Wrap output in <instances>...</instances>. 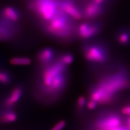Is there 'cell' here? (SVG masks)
<instances>
[{
    "label": "cell",
    "mask_w": 130,
    "mask_h": 130,
    "mask_svg": "<svg viewBox=\"0 0 130 130\" xmlns=\"http://www.w3.org/2000/svg\"><path fill=\"white\" fill-rule=\"evenodd\" d=\"M44 33L56 39L67 40L74 35V24L71 18L59 8L56 14L44 24Z\"/></svg>",
    "instance_id": "6da1fadb"
},
{
    "label": "cell",
    "mask_w": 130,
    "mask_h": 130,
    "mask_svg": "<svg viewBox=\"0 0 130 130\" xmlns=\"http://www.w3.org/2000/svg\"><path fill=\"white\" fill-rule=\"evenodd\" d=\"M94 85L106 94L117 96L119 92L130 87V75L122 70L104 75Z\"/></svg>",
    "instance_id": "7a4b0ae2"
},
{
    "label": "cell",
    "mask_w": 130,
    "mask_h": 130,
    "mask_svg": "<svg viewBox=\"0 0 130 130\" xmlns=\"http://www.w3.org/2000/svg\"><path fill=\"white\" fill-rule=\"evenodd\" d=\"M68 83L67 72L56 76L49 86L36 91V96L40 100L45 101L56 100L65 90Z\"/></svg>",
    "instance_id": "3957f363"
},
{
    "label": "cell",
    "mask_w": 130,
    "mask_h": 130,
    "mask_svg": "<svg viewBox=\"0 0 130 130\" xmlns=\"http://www.w3.org/2000/svg\"><path fill=\"white\" fill-rule=\"evenodd\" d=\"M83 54L87 61L95 64H103L108 61V48L104 43L91 42L85 44L83 48Z\"/></svg>",
    "instance_id": "277c9868"
},
{
    "label": "cell",
    "mask_w": 130,
    "mask_h": 130,
    "mask_svg": "<svg viewBox=\"0 0 130 130\" xmlns=\"http://www.w3.org/2000/svg\"><path fill=\"white\" fill-rule=\"evenodd\" d=\"M34 6L39 17L45 23L50 21L59 9L55 0H36Z\"/></svg>",
    "instance_id": "5b68a950"
},
{
    "label": "cell",
    "mask_w": 130,
    "mask_h": 130,
    "mask_svg": "<svg viewBox=\"0 0 130 130\" xmlns=\"http://www.w3.org/2000/svg\"><path fill=\"white\" fill-rule=\"evenodd\" d=\"M101 30V26L99 22H85L79 24L76 32L80 39L88 40L98 35Z\"/></svg>",
    "instance_id": "8992f818"
},
{
    "label": "cell",
    "mask_w": 130,
    "mask_h": 130,
    "mask_svg": "<svg viewBox=\"0 0 130 130\" xmlns=\"http://www.w3.org/2000/svg\"><path fill=\"white\" fill-rule=\"evenodd\" d=\"M24 87L22 85H17L12 88L2 100L3 108L13 109L21 100L24 93Z\"/></svg>",
    "instance_id": "52a82bcc"
},
{
    "label": "cell",
    "mask_w": 130,
    "mask_h": 130,
    "mask_svg": "<svg viewBox=\"0 0 130 130\" xmlns=\"http://www.w3.org/2000/svg\"><path fill=\"white\" fill-rule=\"evenodd\" d=\"M20 30L16 23L8 22L1 18L0 20V41H8L14 39Z\"/></svg>",
    "instance_id": "ba28073f"
},
{
    "label": "cell",
    "mask_w": 130,
    "mask_h": 130,
    "mask_svg": "<svg viewBox=\"0 0 130 130\" xmlns=\"http://www.w3.org/2000/svg\"><path fill=\"white\" fill-rule=\"evenodd\" d=\"M121 124L120 117L116 114L111 113L102 117L96 122V127L98 130H109L119 126Z\"/></svg>",
    "instance_id": "9c48e42d"
},
{
    "label": "cell",
    "mask_w": 130,
    "mask_h": 130,
    "mask_svg": "<svg viewBox=\"0 0 130 130\" xmlns=\"http://www.w3.org/2000/svg\"><path fill=\"white\" fill-rule=\"evenodd\" d=\"M59 8L71 19L80 20L83 18L82 11L70 0H63L59 4Z\"/></svg>",
    "instance_id": "30bf717a"
},
{
    "label": "cell",
    "mask_w": 130,
    "mask_h": 130,
    "mask_svg": "<svg viewBox=\"0 0 130 130\" xmlns=\"http://www.w3.org/2000/svg\"><path fill=\"white\" fill-rule=\"evenodd\" d=\"M103 5L98 4L93 1L89 2L85 7L83 11V18L88 20H94L104 13Z\"/></svg>",
    "instance_id": "8fae6325"
},
{
    "label": "cell",
    "mask_w": 130,
    "mask_h": 130,
    "mask_svg": "<svg viewBox=\"0 0 130 130\" xmlns=\"http://www.w3.org/2000/svg\"><path fill=\"white\" fill-rule=\"evenodd\" d=\"M55 51L52 48H43L40 50L36 55V60L40 66L42 67L53 62L56 58Z\"/></svg>",
    "instance_id": "7c38bea8"
},
{
    "label": "cell",
    "mask_w": 130,
    "mask_h": 130,
    "mask_svg": "<svg viewBox=\"0 0 130 130\" xmlns=\"http://www.w3.org/2000/svg\"><path fill=\"white\" fill-rule=\"evenodd\" d=\"M1 18L8 22L16 23L20 19V15L17 9L8 6L4 8L1 14Z\"/></svg>",
    "instance_id": "4fadbf2b"
},
{
    "label": "cell",
    "mask_w": 130,
    "mask_h": 130,
    "mask_svg": "<svg viewBox=\"0 0 130 130\" xmlns=\"http://www.w3.org/2000/svg\"><path fill=\"white\" fill-rule=\"evenodd\" d=\"M0 111V123H13L18 119V114L13 109H6Z\"/></svg>",
    "instance_id": "5bb4252c"
},
{
    "label": "cell",
    "mask_w": 130,
    "mask_h": 130,
    "mask_svg": "<svg viewBox=\"0 0 130 130\" xmlns=\"http://www.w3.org/2000/svg\"><path fill=\"white\" fill-rule=\"evenodd\" d=\"M117 42L124 46H126L130 44V31L126 29H121L117 32Z\"/></svg>",
    "instance_id": "9a60e30c"
},
{
    "label": "cell",
    "mask_w": 130,
    "mask_h": 130,
    "mask_svg": "<svg viewBox=\"0 0 130 130\" xmlns=\"http://www.w3.org/2000/svg\"><path fill=\"white\" fill-rule=\"evenodd\" d=\"M55 59L65 66L68 67L74 62V57L71 53L66 52L61 54L58 56H56Z\"/></svg>",
    "instance_id": "2e32d148"
},
{
    "label": "cell",
    "mask_w": 130,
    "mask_h": 130,
    "mask_svg": "<svg viewBox=\"0 0 130 130\" xmlns=\"http://www.w3.org/2000/svg\"><path fill=\"white\" fill-rule=\"evenodd\" d=\"M9 62L14 66H28L31 63V60L28 57H14L11 58Z\"/></svg>",
    "instance_id": "e0dca14e"
},
{
    "label": "cell",
    "mask_w": 130,
    "mask_h": 130,
    "mask_svg": "<svg viewBox=\"0 0 130 130\" xmlns=\"http://www.w3.org/2000/svg\"><path fill=\"white\" fill-rule=\"evenodd\" d=\"M11 81V75L6 71H2L0 76V83L3 85L9 84Z\"/></svg>",
    "instance_id": "ac0fdd59"
},
{
    "label": "cell",
    "mask_w": 130,
    "mask_h": 130,
    "mask_svg": "<svg viewBox=\"0 0 130 130\" xmlns=\"http://www.w3.org/2000/svg\"><path fill=\"white\" fill-rule=\"evenodd\" d=\"M87 103V101L86 98L84 97V96H79L76 101L77 108H79V109H83L86 106Z\"/></svg>",
    "instance_id": "d6986e66"
},
{
    "label": "cell",
    "mask_w": 130,
    "mask_h": 130,
    "mask_svg": "<svg viewBox=\"0 0 130 130\" xmlns=\"http://www.w3.org/2000/svg\"><path fill=\"white\" fill-rule=\"evenodd\" d=\"M66 125V121L64 120H60L58 122L51 130H62Z\"/></svg>",
    "instance_id": "ffe728a7"
},
{
    "label": "cell",
    "mask_w": 130,
    "mask_h": 130,
    "mask_svg": "<svg viewBox=\"0 0 130 130\" xmlns=\"http://www.w3.org/2000/svg\"><path fill=\"white\" fill-rule=\"evenodd\" d=\"M97 105L98 104L95 103V101L89 100L87 103L86 107L88 109H89V110H93V109H94L95 108H96Z\"/></svg>",
    "instance_id": "44dd1931"
},
{
    "label": "cell",
    "mask_w": 130,
    "mask_h": 130,
    "mask_svg": "<svg viewBox=\"0 0 130 130\" xmlns=\"http://www.w3.org/2000/svg\"><path fill=\"white\" fill-rule=\"evenodd\" d=\"M121 112L124 115L130 117V105H127L121 109Z\"/></svg>",
    "instance_id": "7402d4cb"
},
{
    "label": "cell",
    "mask_w": 130,
    "mask_h": 130,
    "mask_svg": "<svg viewBox=\"0 0 130 130\" xmlns=\"http://www.w3.org/2000/svg\"><path fill=\"white\" fill-rule=\"evenodd\" d=\"M105 1H106V0H92V1H93L96 3L100 4V5H103L104 2Z\"/></svg>",
    "instance_id": "603a6c76"
},
{
    "label": "cell",
    "mask_w": 130,
    "mask_h": 130,
    "mask_svg": "<svg viewBox=\"0 0 130 130\" xmlns=\"http://www.w3.org/2000/svg\"><path fill=\"white\" fill-rule=\"evenodd\" d=\"M127 124L129 125H130V117L129 118H128V120H127Z\"/></svg>",
    "instance_id": "cb8c5ba5"
},
{
    "label": "cell",
    "mask_w": 130,
    "mask_h": 130,
    "mask_svg": "<svg viewBox=\"0 0 130 130\" xmlns=\"http://www.w3.org/2000/svg\"><path fill=\"white\" fill-rule=\"evenodd\" d=\"M2 71H0V76H1V73H2Z\"/></svg>",
    "instance_id": "d4e9b609"
}]
</instances>
